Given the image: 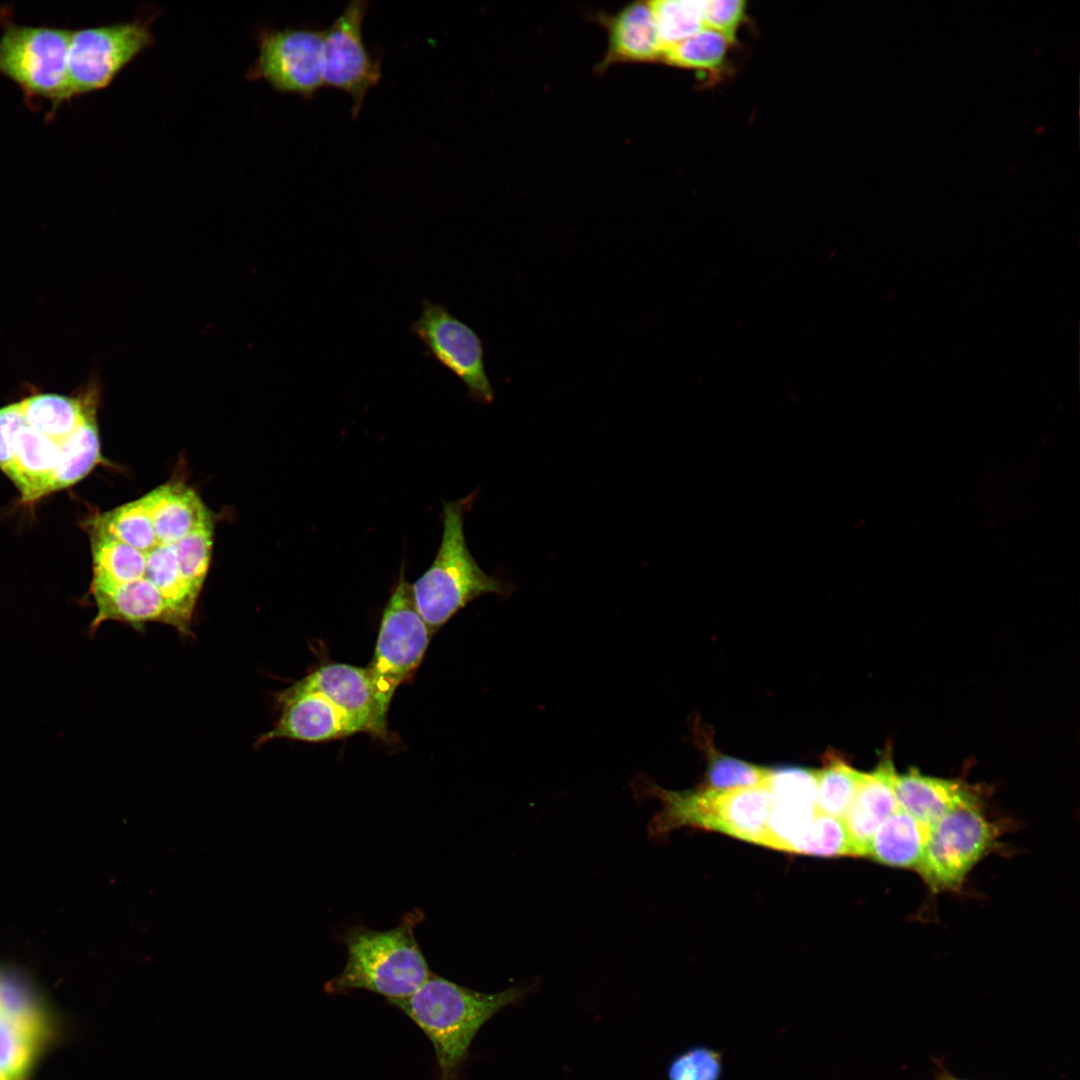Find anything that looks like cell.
<instances>
[{"label":"cell","instance_id":"1","mask_svg":"<svg viewBox=\"0 0 1080 1080\" xmlns=\"http://www.w3.org/2000/svg\"><path fill=\"white\" fill-rule=\"evenodd\" d=\"M215 524L196 490L177 479L89 518V592L102 615L135 629L160 622L190 634Z\"/></svg>","mask_w":1080,"mask_h":1080},{"label":"cell","instance_id":"2","mask_svg":"<svg viewBox=\"0 0 1080 1080\" xmlns=\"http://www.w3.org/2000/svg\"><path fill=\"white\" fill-rule=\"evenodd\" d=\"M530 991L514 986L483 993L431 972L410 996L388 1001L406 1014L431 1041L437 1080H459L469 1048L482 1026L503 1008L515 1005Z\"/></svg>","mask_w":1080,"mask_h":1080},{"label":"cell","instance_id":"3","mask_svg":"<svg viewBox=\"0 0 1080 1080\" xmlns=\"http://www.w3.org/2000/svg\"><path fill=\"white\" fill-rule=\"evenodd\" d=\"M424 918V912L414 908L386 931L363 924L345 929L338 940L346 947V964L326 982L325 992L335 995L362 989L387 1001L413 994L431 974L414 932Z\"/></svg>","mask_w":1080,"mask_h":1080},{"label":"cell","instance_id":"4","mask_svg":"<svg viewBox=\"0 0 1080 1080\" xmlns=\"http://www.w3.org/2000/svg\"><path fill=\"white\" fill-rule=\"evenodd\" d=\"M473 495L444 501L443 531L429 568L411 584L415 607L432 634L475 598L488 593L505 594L507 585L486 574L468 550L464 514Z\"/></svg>","mask_w":1080,"mask_h":1080},{"label":"cell","instance_id":"5","mask_svg":"<svg viewBox=\"0 0 1080 1080\" xmlns=\"http://www.w3.org/2000/svg\"><path fill=\"white\" fill-rule=\"evenodd\" d=\"M646 793L662 802L648 825L649 835L663 838L672 830L694 827L765 846L774 797L766 786L669 791L647 785Z\"/></svg>","mask_w":1080,"mask_h":1080},{"label":"cell","instance_id":"6","mask_svg":"<svg viewBox=\"0 0 1080 1080\" xmlns=\"http://www.w3.org/2000/svg\"><path fill=\"white\" fill-rule=\"evenodd\" d=\"M0 74L23 93L26 104L48 103L54 114L69 102L68 48L71 30L15 23L0 12Z\"/></svg>","mask_w":1080,"mask_h":1080},{"label":"cell","instance_id":"7","mask_svg":"<svg viewBox=\"0 0 1080 1080\" xmlns=\"http://www.w3.org/2000/svg\"><path fill=\"white\" fill-rule=\"evenodd\" d=\"M384 608L375 652L366 667L374 690L380 724L386 719L393 695L418 668L432 637L419 615L406 581L404 566Z\"/></svg>","mask_w":1080,"mask_h":1080},{"label":"cell","instance_id":"8","mask_svg":"<svg viewBox=\"0 0 1080 1080\" xmlns=\"http://www.w3.org/2000/svg\"><path fill=\"white\" fill-rule=\"evenodd\" d=\"M998 836L978 803L958 807L930 826L917 870L932 891L957 890Z\"/></svg>","mask_w":1080,"mask_h":1080},{"label":"cell","instance_id":"9","mask_svg":"<svg viewBox=\"0 0 1080 1080\" xmlns=\"http://www.w3.org/2000/svg\"><path fill=\"white\" fill-rule=\"evenodd\" d=\"M150 20L71 30L68 48L69 99L105 89L155 41Z\"/></svg>","mask_w":1080,"mask_h":1080},{"label":"cell","instance_id":"10","mask_svg":"<svg viewBox=\"0 0 1080 1080\" xmlns=\"http://www.w3.org/2000/svg\"><path fill=\"white\" fill-rule=\"evenodd\" d=\"M410 331L441 366L457 376L472 400L489 404L494 391L485 370L484 347L479 335L442 303L422 301L420 316Z\"/></svg>","mask_w":1080,"mask_h":1080},{"label":"cell","instance_id":"11","mask_svg":"<svg viewBox=\"0 0 1080 1080\" xmlns=\"http://www.w3.org/2000/svg\"><path fill=\"white\" fill-rule=\"evenodd\" d=\"M258 54L247 71L249 80H263L274 90L305 97L323 82V31L285 28L262 29Z\"/></svg>","mask_w":1080,"mask_h":1080},{"label":"cell","instance_id":"12","mask_svg":"<svg viewBox=\"0 0 1080 1080\" xmlns=\"http://www.w3.org/2000/svg\"><path fill=\"white\" fill-rule=\"evenodd\" d=\"M369 2L351 1L323 31L324 86L345 91L356 117L371 88L381 78V64L364 43L362 25Z\"/></svg>","mask_w":1080,"mask_h":1080},{"label":"cell","instance_id":"13","mask_svg":"<svg viewBox=\"0 0 1080 1080\" xmlns=\"http://www.w3.org/2000/svg\"><path fill=\"white\" fill-rule=\"evenodd\" d=\"M275 697L281 715L272 729L258 738L257 746L279 738L316 743L359 733L347 715L320 691L294 683Z\"/></svg>","mask_w":1080,"mask_h":1080},{"label":"cell","instance_id":"14","mask_svg":"<svg viewBox=\"0 0 1080 1080\" xmlns=\"http://www.w3.org/2000/svg\"><path fill=\"white\" fill-rule=\"evenodd\" d=\"M295 683L324 694L347 715L359 732L386 738L387 729L380 724L366 667L344 663L325 664Z\"/></svg>","mask_w":1080,"mask_h":1080},{"label":"cell","instance_id":"15","mask_svg":"<svg viewBox=\"0 0 1080 1080\" xmlns=\"http://www.w3.org/2000/svg\"><path fill=\"white\" fill-rule=\"evenodd\" d=\"M896 774L888 754L874 770L862 772L854 798L842 819L856 857L867 856L877 828L900 809L895 794Z\"/></svg>","mask_w":1080,"mask_h":1080},{"label":"cell","instance_id":"16","mask_svg":"<svg viewBox=\"0 0 1080 1080\" xmlns=\"http://www.w3.org/2000/svg\"><path fill=\"white\" fill-rule=\"evenodd\" d=\"M100 400L101 385L92 378L74 395L34 392L18 404L30 427L60 443L97 415Z\"/></svg>","mask_w":1080,"mask_h":1080},{"label":"cell","instance_id":"17","mask_svg":"<svg viewBox=\"0 0 1080 1080\" xmlns=\"http://www.w3.org/2000/svg\"><path fill=\"white\" fill-rule=\"evenodd\" d=\"M608 48L600 67L660 61L663 47L650 2L631 3L605 20Z\"/></svg>","mask_w":1080,"mask_h":1080},{"label":"cell","instance_id":"18","mask_svg":"<svg viewBox=\"0 0 1080 1080\" xmlns=\"http://www.w3.org/2000/svg\"><path fill=\"white\" fill-rule=\"evenodd\" d=\"M894 785L899 808L929 827L958 807L978 803L975 794L961 782L923 775L913 769L897 773Z\"/></svg>","mask_w":1080,"mask_h":1080},{"label":"cell","instance_id":"19","mask_svg":"<svg viewBox=\"0 0 1080 1080\" xmlns=\"http://www.w3.org/2000/svg\"><path fill=\"white\" fill-rule=\"evenodd\" d=\"M60 456V443L30 427L21 429L13 458L5 470L25 504L50 494L49 488Z\"/></svg>","mask_w":1080,"mask_h":1080},{"label":"cell","instance_id":"20","mask_svg":"<svg viewBox=\"0 0 1080 1080\" xmlns=\"http://www.w3.org/2000/svg\"><path fill=\"white\" fill-rule=\"evenodd\" d=\"M930 827L901 809L886 818L873 834L867 856L880 864L917 869Z\"/></svg>","mask_w":1080,"mask_h":1080},{"label":"cell","instance_id":"21","mask_svg":"<svg viewBox=\"0 0 1080 1080\" xmlns=\"http://www.w3.org/2000/svg\"><path fill=\"white\" fill-rule=\"evenodd\" d=\"M103 462L97 415H95L60 442V456L51 479L49 492L75 485Z\"/></svg>","mask_w":1080,"mask_h":1080},{"label":"cell","instance_id":"22","mask_svg":"<svg viewBox=\"0 0 1080 1080\" xmlns=\"http://www.w3.org/2000/svg\"><path fill=\"white\" fill-rule=\"evenodd\" d=\"M45 1033L43 1023L10 1017L0 1011V1072L19 1080L28 1070Z\"/></svg>","mask_w":1080,"mask_h":1080},{"label":"cell","instance_id":"23","mask_svg":"<svg viewBox=\"0 0 1080 1080\" xmlns=\"http://www.w3.org/2000/svg\"><path fill=\"white\" fill-rule=\"evenodd\" d=\"M816 775V811L843 819L854 798L862 772L830 752L825 756L823 767L816 770Z\"/></svg>","mask_w":1080,"mask_h":1080},{"label":"cell","instance_id":"24","mask_svg":"<svg viewBox=\"0 0 1080 1080\" xmlns=\"http://www.w3.org/2000/svg\"><path fill=\"white\" fill-rule=\"evenodd\" d=\"M722 34L703 28L694 35L666 47L660 62L671 66L717 72L725 62L729 45Z\"/></svg>","mask_w":1080,"mask_h":1080},{"label":"cell","instance_id":"25","mask_svg":"<svg viewBox=\"0 0 1080 1080\" xmlns=\"http://www.w3.org/2000/svg\"><path fill=\"white\" fill-rule=\"evenodd\" d=\"M650 5L663 50L704 28L702 1L657 0Z\"/></svg>","mask_w":1080,"mask_h":1080},{"label":"cell","instance_id":"26","mask_svg":"<svg viewBox=\"0 0 1080 1080\" xmlns=\"http://www.w3.org/2000/svg\"><path fill=\"white\" fill-rule=\"evenodd\" d=\"M704 744L707 756V787L733 789L765 785L770 769L725 755L716 750L710 742Z\"/></svg>","mask_w":1080,"mask_h":1080},{"label":"cell","instance_id":"27","mask_svg":"<svg viewBox=\"0 0 1080 1080\" xmlns=\"http://www.w3.org/2000/svg\"><path fill=\"white\" fill-rule=\"evenodd\" d=\"M793 853L825 857L854 856L843 820L817 811L810 828L795 846Z\"/></svg>","mask_w":1080,"mask_h":1080},{"label":"cell","instance_id":"28","mask_svg":"<svg viewBox=\"0 0 1080 1080\" xmlns=\"http://www.w3.org/2000/svg\"><path fill=\"white\" fill-rule=\"evenodd\" d=\"M776 801L815 808L817 775L815 769L783 767L770 769L765 785Z\"/></svg>","mask_w":1080,"mask_h":1080},{"label":"cell","instance_id":"29","mask_svg":"<svg viewBox=\"0 0 1080 1080\" xmlns=\"http://www.w3.org/2000/svg\"><path fill=\"white\" fill-rule=\"evenodd\" d=\"M721 1056L713 1049L695 1047L675 1057L667 1070L669 1080H719Z\"/></svg>","mask_w":1080,"mask_h":1080},{"label":"cell","instance_id":"30","mask_svg":"<svg viewBox=\"0 0 1080 1080\" xmlns=\"http://www.w3.org/2000/svg\"><path fill=\"white\" fill-rule=\"evenodd\" d=\"M704 28L714 30L725 36L731 43L745 19V2L742 0L702 1Z\"/></svg>","mask_w":1080,"mask_h":1080},{"label":"cell","instance_id":"31","mask_svg":"<svg viewBox=\"0 0 1080 1080\" xmlns=\"http://www.w3.org/2000/svg\"><path fill=\"white\" fill-rule=\"evenodd\" d=\"M25 424L18 402L0 407V469L3 473L13 458L17 437Z\"/></svg>","mask_w":1080,"mask_h":1080},{"label":"cell","instance_id":"32","mask_svg":"<svg viewBox=\"0 0 1080 1080\" xmlns=\"http://www.w3.org/2000/svg\"><path fill=\"white\" fill-rule=\"evenodd\" d=\"M0 1011L15 1019L44 1023L38 1010L17 985L0 979Z\"/></svg>","mask_w":1080,"mask_h":1080},{"label":"cell","instance_id":"33","mask_svg":"<svg viewBox=\"0 0 1080 1080\" xmlns=\"http://www.w3.org/2000/svg\"><path fill=\"white\" fill-rule=\"evenodd\" d=\"M936 1080H961V1079H958V1078L954 1077L953 1075H951L948 1072H942V1073H940L938 1075Z\"/></svg>","mask_w":1080,"mask_h":1080},{"label":"cell","instance_id":"34","mask_svg":"<svg viewBox=\"0 0 1080 1080\" xmlns=\"http://www.w3.org/2000/svg\"><path fill=\"white\" fill-rule=\"evenodd\" d=\"M0 1080H9L0 1072Z\"/></svg>","mask_w":1080,"mask_h":1080}]
</instances>
